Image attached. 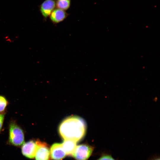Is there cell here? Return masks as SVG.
Returning a JSON list of instances; mask_svg holds the SVG:
<instances>
[{
  "instance_id": "cell-1",
  "label": "cell",
  "mask_w": 160,
  "mask_h": 160,
  "mask_svg": "<svg viewBox=\"0 0 160 160\" xmlns=\"http://www.w3.org/2000/svg\"><path fill=\"white\" fill-rule=\"evenodd\" d=\"M59 132L64 140L70 139L77 142L84 136L86 124L79 117L71 116L64 119L60 125Z\"/></svg>"
},
{
  "instance_id": "cell-2",
  "label": "cell",
  "mask_w": 160,
  "mask_h": 160,
  "mask_svg": "<svg viewBox=\"0 0 160 160\" xmlns=\"http://www.w3.org/2000/svg\"><path fill=\"white\" fill-rule=\"evenodd\" d=\"M25 135L22 128L14 121L10 122L9 127L8 142L17 147L22 145L24 143Z\"/></svg>"
},
{
  "instance_id": "cell-3",
  "label": "cell",
  "mask_w": 160,
  "mask_h": 160,
  "mask_svg": "<svg viewBox=\"0 0 160 160\" xmlns=\"http://www.w3.org/2000/svg\"><path fill=\"white\" fill-rule=\"evenodd\" d=\"M93 147L86 144L76 146L73 156L76 160H87L91 156L93 151Z\"/></svg>"
},
{
  "instance_id": "cell-4",
  "label": "cell",
  "mask_w": 160,
  "mask_h": 160,
  "mask_svg": "<svg viewBox=\"0 0 160 160\" xmlns=\"http://www.w3.org/2000/svg\"><path fill=\"white\" fill-rule=\"evenodd\" d=\"M37 148L35 156L36 160H49L50 150L48 145L39 140L36 141Z\"/></svg>"
},
{
  "instance_id": "cell-5",
  "label": "cell",
  "mask_w": 160,
  "mask_h": 160,
  "mask_svg": "<svg viewBox=\"0 0 160 160\" xmlns=\"http://www.w3.org/2000/svg\"><path fill=\"white\" fill-rule=\"evenodd\" d=\"M37 148L36 141L30 140L24 143L22 145L21 152L23 155L30 159H33L35 156Z\"/></svg>"
},
{
  "instance_id": "cell-6",
  "label": "cell",
  "mask_w": 160,
  "mask_h": 160,
  "mask_svg": "<svg viewBox=\"0 0 160 160\" xmlns=\"http://www.w3.org/2000/svg\"><path fill=\"white\" fill-rule=\"evenodd\" d=\"M55 0H45L41 5L40 10L45 19H47L56 8Z\"/></svg>"
},
{
  "instance_id": "cell-7",
  "label": "cell",
  "mask_w": 160,
  "mask_h": 160,
  "mask_svg": "<svg viewBox=\"0 0 160 160\" xmlns=\"http://www.w3.org/2000/svg\"><path fill=\"white\" fill-rule=\"evenodd\" d=\"M50 154L52 159L54 160H61L66 155L62 143H54L51 146Z\"/></svg>"
},
{
  "instance_id": "cell-8",
  "label": "cell",
  "mask_w": 160,
  "mask_h": 160,
  "mask_svg": "<svg viewBox=\"0 0 160 160\" xmlns=\"http://www.w3.org/2000/svg\"><path fill=\"white\" fill-rule=\"evenodd\" d=\"M68 14L65 11L56 8L49 16L51 21L53 24H57L65 19Z\"/></svg>"
},
{
  "instance_id": "cell-9",
  "label": "cell",
  "mask_w": 160,
  "mask_h": 160,
  "mask_svg": "<svg viewBox=\"0 0 160 160\" xmlns=\"http://www.w3.org/2000/svg\"><path fill=\"white\" fill-rule=\"evenodd\" d=\"M75 141L65 139L62 143L63 148L66 155L69 156H72L76 147Z\"/></svg>"
},
{
  "instance_id": "cell-10",
  "label": "cell",
  "mask_w": 160,
  "mask_h": 160,
  "mask_svg": "<svg viewBox=\"0 0 160 160\" xmlns=\"http://www.w3.org/2000/svg\"><path fill=\"white\" fill-rule=\"evenodd\" d=\"M57 8L65 11L68 9L71 5V0H55Z\"/></svg>"
},
{
  "instance_id": "cell-11",
  "label": "cell",
  "mask_w": 160,
  "mask_h": 160,
  "mask_svg": "<svg viewBox=\"0 0 160 160\" xmlns=\"http://www.w3.org/2000/svg\"><path fill=\"white\" fill-rule=\"evenodd\" d=\"M8 104V102L3 96L0 95V113H4Z\"/></svg>"
},
{
  "instance_id": "cell-12",
  "label": "cell",
  "mask_w": 160,
  "mask_h": 160,
  "mask_svg": "<svg viewBox=\"0 0 160 160\" xmlns=\"http://www.w3.org/2000/svg\"><path fill=\"white\" fill-rule=\"evenodd\" d=\"M97 160H116L112 156L109 154H104L101 156Z\"/></svg>"
},
{
  "instance_id": "cell-13",
  "label": "cell",
  "mask_w": 160,
  "mask_h": 160,
  "mask_svg": "<svg viewBox=\"0 0 160 160\" xmlns=\"http://www.w3.org/2000/svg\"><path fill=\"white\" fill-rule=\"evenodd\" d=\"M5 117L4 113H0V132L2 128Z\"/></svg>"
},
{
  "instance_id": "cell-14",
  "label": "cell",
  "mask_w": 160,
  "mask_h": 160,
  "mask_svg": "<svg viewBox=\"0 0 160 160\" xmlns=\"http://www.w3.org/2000/svg\"><path fill=\"white\" fill-rule=\"evenodd\" d=\"M152 160H160V159L159 158H156L153 159Z\"/></svg>"
}]
</instances>
